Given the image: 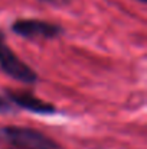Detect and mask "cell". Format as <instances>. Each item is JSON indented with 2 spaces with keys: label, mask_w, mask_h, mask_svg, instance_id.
Returning a JSON list of instances; mask_svg holds the SVG:
<instances>
[{
  "label": "cell",
  "mask_w": 147,
  "mask_h": 149,
  "mask_svg": "<svg viewBox=\"0 0 147 149\" xmlns=\"http://www.w3.org/2000/svg\"><path fill=\"white\" fill-rule=\"evenodd\" d=\"M0 142L12 145L16 149H62L58 142L45 133L22 126L0 127Z\"/></svg>",
  "instance_id": "cell-1"
},
{
  "label": "cell",
  "mask_w": 147,
  "mask_h": 149,
  "mask_svg": "<svg viewBox=\"0 0 147 149\" xmlns=\"http://www.w3.org/2000/svg\"><path fill=\"white\" fill-rule=\"evenodd\" d=\"M0 70L13 80L25 84H33L38 81L36 72L29 65H26L20 58H17L13 49L4 44V38L1 33H0Z\"/></svg>",
  "instance_id": "cell-2"
},
{
  "label": "cell",
  "mask_w": 147,
  "mask_h": 149,
  "mask_svg": "<svg viewBox=\"0 0 147 149\" xmlns=\"http://www.w3.org/2000/svg\"><path fill=\"white\" fill-rule=\"evenodd\" d=\"M12 31L26 39H53L63 32L59 25L39 19H17L12 23Z\"/></svg>",
  "instance_id": "cell-3"
},
{
  "label": "cell",
  "mask_w": 147,
  "mask_h": 149,
  "mask_svg": "<svg viewBox=\"0 0 147 149\" xmlns=\"http://www.w3.org/2000/svg\"><path fill=\"white\" fill-rule=\"evenodd\" d=\"M6 96L12 103H14L19 107H22L25 110H29L32 113H41V114L55 113V106L53 104L38 99L32 93L20 91V90H6Z\"/></svg>",
  "instance_id": "cell-4"
},
{
  "label": "cell",
  "mask_w": 147,
  "mask_h": 149,
  "mask_svg": "<svg viewBox=\"0 0 147 149\" xmlns=\"http://www.w3.org/2000/svg\"><path fill=\"white\" fill-rule=\"evenodd\" d=\"M13 110H14V109H13V106L10 104L9 100L0 97V114H3V113H12Z\"/></svg>",
  "instance_id": "cell-5"
},
{
  "label": "cell",
  "mask_w": 147,
  "mask_h": 149,
  "mask_svg": "<svg viewBox=\"0 0 147 149\" xmlns=\"http://www.w3.org/2000/svg\"><path fill=\"white\" fill-rule=\"evenodd\" d=\"M46 4H50V6H56V7H63L69 3V0H41Z\"/></svg>",
  "instance_id": "cell-6"
},
{
  "label": "cell",
  "mask_w": 147,
  "mask_h": 149,
  "mask_svg": "<svg viewBox=\"0 0 147 149\" xmlns=\"http://www.w3.org/2000/svg\"><path fill=\"white\" fill-rule=\"evenodd\" d=\"M137 1H140V3H146L147 0H137Z\"/></svg>",
  "instance_id": "cell-7"
}]
</instances>
